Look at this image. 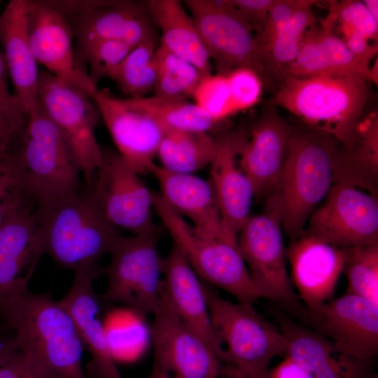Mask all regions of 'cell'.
I'll return each mask as SVG.
<instances>
[{
  "instance_id": "ac0fdd59",
  "label": "cell",
  "mask_w": 378,
  "mask_h": 378,
  "mask_svg": "<svg viewBox=\"0 0 378 378\" xmlns=\"http://www.w3.org/2000/svg\"><path fill=\"white\" fill-rule=\"evenodd\" d=\"M276 108L269 103L262 108L239 154V165L256 200L267 197L276 188L295 129Z\"/></svg>"
},
{
  "instance_id": "cb8c5ba5",
  "label": "cell",
  "mask_w": 378,
  "mask_h": 378,
  "mask_svg": "<svg viewBox=\"0 0 378 378\" xmlns=\"http://www.w3.org/2000/svg\"><path fill=\"white\" fill-rule=\"evenodd\" d=\"M161 269L165 288L180 318L224 364V348L211 323L203 283L183 251L174 243L162 258Z\"/></svg>"
},
{
  "instance_id": "4fadbf2b",
  "label": "cell",
  "mask_w": 378,
  "mask_h": 378,
  "mask_svg": "<svg viewBox=\"0 0 378 378\" xmlns=\"http://www.w3.org/2000/svg\"><path fill=\"white\" fill-rule=\"evenodd\" d=\"M184 4L218 74L246 68L260 78L253 28L232 0H186Z\"/></svg>"
},
{
  "instance_id": "7a4b0ae2",
  "label": "cell",
  "mask_w": 378,
  "mask_h": 378,
  "mask_svg": "<svg viewBox=\"0 0 378 378\" xmlns=\"http://www.w3.org/2000/svg\"><path fill=\"white\" fill-rule=\"evenodd\" d=\"M337 144L330 134L309 127L295 128L290 136L272 192L279 202L282 227L292 241L302 234L312 214L334 183Z\"/></svg>"
},
{
  "instance_id": "ffe728a7",
  "label": "cell",
  "mask_w": 378,
  "mask_h": 378,
  "mask_svg": "<svg viewBox=\"0 0 378 378\" xmlns=\"http://www.w3.org/2000/svg\"><path fill=\"white\" fill-rule=\"evenodd\" d=\"M273 315L286 341V356L309 371L314 378H375L376 358L353 357L283 312L276 310Z\"/></svg>"
},
{
  "instance_id": "8d00e7d4",
  "label": "cell",
  "mask_w": 378,
  "mask_h": 378,
  "mask_svg": "<svg viewBox=\"0 0 378 378\" xmlns=\"http://www.w3.org/2000/svg\"><path fill=\"white\" fill-rule=\"evenodd\" d=\"M17 155L0 159V227L21 211H36L24 184L17 163Z\"/></svg>"
},
{
  "instance_id": "d4e9b609",
  "label": "cell",
  "mask_w": 378,
  "mask_h": 378,
  "mask_svg": "<svg viewBox=\"0 0 378 378\" xmlns=\"http://www.w3.org/2000/svg\"><path fill=\"white\" fill-rule=\"evenodd\" d=\"M292 280L306 309L332 300L344 265L342 248L302 233L286 250Z\"/></svg>"
},
{
  "instance_id": "f907efd6",
  "label": "cell",
  "mask_w": 378,
  "mask_h": 378,
  "mask_svg": "<svg viewBox=\"0 0 378 378\" xmlns=\"http://www.w3.org/2000/svg\"><path fill=\"white\" fill-rule=\"evenodd\" d=\"M44 378H52V377H44Z\"/></svg>"
},
{
  "instance_id": "5bb4252c",
  "label": "cell",
  "mask_w": 378,
  "mask_h": 378,
  "mask_svg": "<svg viewBox=\"0 0 378 378\" xmlns=\"http://www.w3.org/2000/svg\"><path fill=\"white\" fill-rule=\"evenodd\" d=\"M304 234L338 248L378 244L377 196L334 183L309 218Z\"/></svg>"
},
{
  "instance_id": "b9f144b4",
  "label": "cell",
  "mask_w": 378,
  "mask_h": 378,
  "mask_svg": "<svg viewBox=\"0 0 378 378\" xmlns=\"http://www.w3.org/2000/svg\"><path fill=\"white\" fill-rule=\"evenodd\" d=\"M309 0H276L261 29L255 33V49L268 43L281 31L295 13Z\"/></svg>"
},
{
  "instance_id": "d590c367",
  "label": "cell",
  "mask_w": 378,
  "mask_h": 378,
  "mask_svg": "<svg viewBox=\"0 0 378 378\" xmlns=\"http://www.w3.org/2000/svg\"><path fill=\"white\" fill-rule=\"evenodd\" d=\"M342 248L346 293L358 295L378 307V244Z\"/></svg>"
},
{
  "instance_id": "60d3db41",
  "label": "cell",
  "mask_w": 378,
  "mask_h": 378,
  "mask_svg": "<svg viewBox=\"0 0 378 378\" xmlns=\"http://www.w3.org/2000/svg\"><path fill=\"white\" fill-rule=\"evenodd\" d=\"M225 74L227 76L236 112L257 103L261 94L262 83L255 71L240 68Z\"/></svg>"
},
{
  "instance_id": "7dc6e473",
  "label": "cell",
  "mask_w": 378,
  "mask_h": 378,
  "mask_svg": "<svg viewBox=\"0 0 378 378\" xmlns=\"http://www.w3.org/2000/svg\"><path fill=\"white\" fill-rule=\"evenodd\" d=\"M21 351L15 336L0 335V369L8 365Z\"/></svg>"
},
{
  "instance_id": "4316f807",
  "label": "cell",
  "mask_w": 378,
  "mask_h": 378,
  "mask_svg": "<svg viewBox=\"0 0 378 378\" xmlns=\"http://www.w3.org/2000/svg\"><path fill=\"white\" fill-rule=\"evenodd\" d=\"M150 173L158 183L162 199L175 212L188 218L199 235L231 243L223 230L216 194L209 179L193 174L171 172L156 164Z\"/></svg>"
},
{
  "instance_id": "d6986e66",
  "label": "cell",
  "mask_w": 378,
  "mask_h": 378,
  "mask_svg": "<svg viewBox=\"0 0 378 378\" xmlns=\"http://www.w3.org/2000/svg\"><path fill=\"white\" fill-rule=\"evenodd\" d=\"M103 270L88 269L74 272L72 284L58 302L71 315L81 340L91 354L88 378H123L113 354L102 321V306L93 283Z\"/></svg>"
},
{
  "instance_id": "8fae6325",
  "label": "cell",
  "mask_w": 378,
  "mask_h": 378,
  "mask_svg": "<svg viewBox=\"0 0 378 378\" xmlns=\"http://www.w3.org/2000/svg\"><path fill=\"white\" fill-rule=\"evenodd\" d=\"M160 305L151 327L153 360L147 378H222L225 365L183 323L160 283Z\"/></svg>"
},
{
  "instance_id": "e575fe53",
  "label": "cell",
  "mask_w": 378,
  "mask_h": 378,
  "mask_svg": "<svg viewBox=\"0 0 378 378\" xmlns=\"http://www.w3.org/2000/svg\"><path fill=\"white\" fill-rule=\"evenodd\" d=\"M157 76L155 95L164 97H192L206 74L188 61L161 44L156 49Z\"/></svg>"
},
{
  "instance_id": "2e32d148",
  "label": "cell",
  "mask_w": 378,
  "mask_h": 378,
  "mask_svg": "<svg viewBox=\"0 0 378 378\" xmlns=\"http://www.w3.org/2000/svg\"><path fill=\"white\" fill-rule=\"evenodd\" d=\"M29 38L37 64L92 96L97 88L76 55L73 29L49 1H30Z\"/></svg>"
},
{
  "instance_id": "74e56055",
  "label": "cell",
  "mask_w": 378,
  "mask_h": 378,
  "mask_svg": "<svg viewBox=\"0 0 378 378\" xmlns=\"http://www.w3.org/2000/svg\"><path fill=\"white\" fill-rule=\"evenodd\" d=\"M133 48L125 42L102 40L78 48V58L89 66L88 75L93 85L104 78L111 79L113 74Z\"/></svg>"
},
{
  "instance_id": "7bdbcfd3",
  "label": "cell",
  "mask_w": 378,
  "mask_h": 378,
  "mask_svg": "<svg viewBox=\"0 0 378 378\" xmlns=\"http://www.w3.org/2000/svg\"><path fill=\"white\" fill-rule=\"evenodd\" d=\"M29 115H15L0 108V159L16 155L21 148Z\"/></svg>"
},
{
  "instance_id": "52a82bcc",
  "label": "cell",
  "mask_w": 378,
  "mask_h": 378,
  "mask_svg": "<svg viewBox=\"0 0 378 378\" xmlns=\"http://www.w3.org/2000/svg\"><path fill=\"white\" fill-rule=\"evenodd\" d=\"M281 227L279 202L271 193L264 211L251 214L243 225L237 244L260 298L277 302L298 316L304 307L298 302L287 273Z\"/></svg>"
},
{
  "instance_id": "44dd1931",
  "label": "cell",
  "mask_w": 378,
  "mask_h": 378,
  "mask_svg": "<svg viewBox=\"0 0 378 378\" xmlns=\"http://www.w3.org/2000/svg\"><path fill=\"white\" fill-rule=\"evenodd\" d=\"M91 97L117 151L139 174L150 173L164 130L106 89L97 88Z\"/></svg>"
},
{
  "instance_id": "1f68e13d",
  "label": "cell",
  "mask_w": 378,
  "mask_h": 378,
  "mask_svg": "<svg viewBox=\"0 0 378 378\" xmlns=\"http://www.w3.org/2000/svg\"><path fill=\"white\" fill-rule=\"evenodd\" d=\"M219 139L209 132L165 130L157 155L163 168L174 172L193 174L210 165Z\"/></svg>"
},
{
  "instance_id": "ee69618b",
  "label": "cell",
  "mask_w": 378,
  "mask_h": 378,
  "mask_svg": "<svg viewBox=\"0 0 378 378\" xmlns=\"http://www.w3.org/2000/svg\"><path fill=\"white\" fill-rule=\"evenodd\" d=\"M236 8L244 15L253 28L258 31L276 0H232Z\"/></svg>"
},
{
  "instance_id": "f546056e",
  "label": "cell",
  "mask_w": 378,
  "mask_h": 378,
  "mask_svg": "<svg viewBox=\"0 0 378 378\" xmlns=\"http://www.w3.org/2000/svg\"><path fill=\"white\" fill-rule=\"evenodd\" d=\"M154 24L162 36L160 43L168 50L188 61L204 74H211V60L197 27L178 0L144 1Z\"/></svg>"
},
{
  "instance_id": "277c9868",
  "label": "cell",
  "mask_w": 378,
  "mask_h": 378,
  "mask_svg": "<svg viewBox=\"0 0 378 378\" xmlns=\"http://www.w3.org/2000/svg\"><path fill=\"white\" fill-rule=\"evenodd\" d=\"M36 215L45 253L74 273L103 270L101 258L111 254L122 236L87 188Z\"/></svg>"
},
{
  "instance_id": "836d02e7",
  "label": "cell",
  "mask_w": 378,
  "mask_h": 378,
  "mask_svg": "<svg viewBox=\"0 0 378 378\" xmlns=\"http://www.w3.org/2000/svg\"><path fill=\"white\" fill-rule=\"evenodd\" d=\"M156 41L134 47L111 79L128 98H139L154 90L156 76Z\"/></svg>"
},
{
  "instance_id": "f35d334b",
  "label": "cell",
  "mask_w": 378,
  "mask_h": 378,
  "mask_svg": "<svg viewBox=\"0 0 378 378\" xmlns=\"http://www.w3.org/2000/svg\"><path fill=\"white\" fill-rule=\"evenodd\" d=\"M195 103L220 122L237 113L234 107L226 74H207L196 88Z\"/></svg>"
},
{
  "instance_id": "ba28073f",
  "label": "cell",
  "mask_w": 378,
  "mask_h": 378,
  "mask_svg": "<svg viewBox=\"0 0 378 378\" xmlns=\"http://www.w3.org/2000/svg\"><path fill=\"white\" fill-rule=\"evenodd\" d=\"M153 205L173 243L183 251L198 276L229 293L237 302L253 304L260 298L237 246L199 235L159 192H153Z\"/></svg>"
},
{
  "instance_id": "4dcf8cb0",
  "label": "cell",
  "mask_w": 378,
  "mask_h": 378,
  "mask_svg": "<svg viewBox=\"0 0 378 378\" xmlns=\"http://www.w3.org/2000/svg\"><path fill=\"white\" fill-rule=\"evenodd\" d=\"M316 2L309 0L295 13L281 31L268 43L256 49V60L262 85H274L275 91L286 77L288 67L298 56L304 34L316 24L313 6Z\"/></svg>"
},
{
  "instance_id": "30bf717a",
  "label": "cell",
  "mask_w": 378,
  "mask_h": 378,
  "mask_svg": "<svg viewBox=\"0 0 378 378\" xmlns=\"http://www.w3.org/2000/svg\"><path fill=\"white\" fill-rule=\"evenodd\" d=\"M160 234L122 236L104 268L107 284L105 300L127 306L140 316L158 309L162 279L158 251Z\"/></svg>"
},
{
  "instance_id": "7c38bea8",
  "label": "cell",
  "mask_w": 378,
  "mask_h": 378,
  "mask_svg": "<svg viewBox=\"0 0 378 378\" xmlns=\"http://www.w3.org/2000/svg\"><path fill=\"white\" fill-rule=\"evenodd\" d=\"M114 150L102 147V160L86 187L107 220L134 235L160 234L153 220V192Z\"/></svg>"
},
{
  "instance_id": "f6af8a7d",
  "label": "cell",
  "mask_w": 378,
  "mask_h": 378,
  "mask_svg": "<svg viewBox=\"0 0 378 378\" xmlns=\"http://www.w3.org/2000/svg\"><path fill=\"white\" fill-rule=\"evenodd\" d=\"M6 68L4 56L0 50V108L11 114H27L14 94L9 92L6 78Z\"/></svg>"
},
{
  "instance_id": "9c48e42d",
  "label": "cell",
  "mask_w": 378,
  "mask_h": 378,
  "mask_svg": "<svg viewBox=\"0 0 378 378\" xmlns=\"http://www.w3.org/2000/svg\"><path fill=\"white\" fill-rule=\"evenodd\" d=\"M38 98L90 186L102 160L95 136L99 113L92 97L47 70H39Z\"/></svg>"
},
{
  "instance_id": "d6a6232c",
  "label": "cell",
  "mask_w": 378,
  "mask_h": 378,
  "mask_svg": "<svg viewBox=\"0 0 378 378\" xmlns=\"http://www.w3.org/2000/svg\"><path fill=\"white\" fill-rule=\"evenodd\" d=\"M131 108L155 121L164 131L181 130L209 132L219 123L195 103L184 97H164L153 95L139 98H125Z\"/></svg>"
},
{
  "instance_id": "603a6c76",
  "label": "cell",
  "mask_w": 378,
  "mask_h": 378,
  "mask_svg": "<svg viewBox=\"0 0 378 378\" xmlns=\"http://www.w3.org/2000/svg\"><path fill=\"white\" fill-rule=\"evenodd\" d=\"M44 253L35 210L20 211L0 227V305L29 290Z\"/></svg>"
},
{
  "instance_id": "f1b7e54d",
  "label": "cell",
  "mask_w": 378,
  "mask_h": 378,
  "mask_svg": "<svg viewBox=\"0 0 378 378\" xmlns=\"http://www.w3.org/2000/svg\"><path fill=\"white\" fill-rule=\"evenodd\" d=\"M352 185L377 196V115L362 118L350 140L337 141L334 156V183Z\"/></svg>"
},
{
  "instance_id": "484cf974",
  "label": "cell",
  "mask_w": 378,
  "mask_h": 378,
  "mask_svg": "<svg viewBox=\"0 0 378 378\" xmlns=\"http://www.w3.org/2000/svg\"><path fill=\"white\" fill-rule=\"evenodd\" d=\"M337 17L338 2L330 1V12L321 27L315 24L304 34L298 56L286 77L356 75L372 81L370 64L356 57L342 37L334 34Z\"/></svg>"
},
{
  "instance_id": "e0dca14e",
  "label": "cell",
  "mask_w": 378,
  "mask_h": 378,
  "mask_svg": "<svg viewBox=\"0 0 378 378\" xmlns=\"http://www.w3.org/2000/svg\"><path fill=\"white\" fill-rule=\"evenodd\" d=\"M66 18L78 48L102 40L120 41L133 48L157 41L155 25L144 2L81 1L78 11Z\"/></svg>"
},
{
  "instance_id": "ab89813d",
  "label": "cell",
  "mask_w": 378,
  "mask_h": 378,
  "mask_svg": "<svg viewBox=\"0 0 378 378\" xmlns=\"http://www.w3.org/2000/svg\"><path fill=\"white\" fill-rule=\"evenodd\" d=\"M337 21L344 36L342 38L356 34L377 42L378 22L371 15L363 1L338 2Z\"/></svg>"
},
{
  "instance_id": "8992f818",
  "label": "cell",
  "mask_w": 378,
  "mask_h": 378,
  "mask_svg": "<svg viewBox=\"0 0 378 378\" xmlns=\"http://www.w3.org/2000/svg\"><path fill=\"white\" fill-rule=\"evenodd\" d=\"M214 331L226 348L224 365L244 374L269 370L276 356H286V341L276 324L268 321L252 304L223 298L203 283Z\"/></svg>"
},
{
  "instance_id": "83f0119b",
  "label": "cell",
  "mask_w": 378,
  "mask_h": 378,
  "mask_svg": "<svg viewBox=\"0 0 378 378\" xmlns=\"http://www.w3.org/2000/svg\"><path fill=\"white\" fill-rule=\"evenodd\" d=\"M30 1L12 0L0 15V41L15 89L13 94L29 115L38 104L39 70L29 38Z\"/></svg>"
},
{
  "instance_id": "6da1fadb",
  "label": "cell",
  "mask_w": 378,
  "mask_h": 378,
  "mask_svg": "<svg viewBox=\"0 0 378 378\" xmlns=\"http://www.w3.org/2000/svg\"><path fill=\"white\" fill-rule=\"evenodd\" d=\"M23 351L52 378H88L82 366L83 342L67 310L48 293L29 290L0 306Z\"/></svg>"
},
{
  "instance_id": "7402d4cb",
  "label": "cell",
  "mask_w": 378,
  "mask_h": 378,
  "mask_svg": "<svg viewBox=\"0 0 378 378\" xmlns=\"http://www.w3.org/2000/svg\"><path fill=\"white\" fill-rule=\"evenodd\" d=\"M218 139V148L210 164L209 180L216 194L225 236L237 246V234L251 216L254 198L251 183L237 161L247 138L244 130L238 128Z\"/></svg>"
},
{
  "instance_id": "681fc988",
  "label": "cell",
  "mask_w": 378,
  "mask_h": 378,
  "mask_svg": "<svg viewBox=\"0 0 378 378\" xmlns=\"http://www.w3.org/2000/svg\"><path fill=\"white\" fill-rule=\"evenodd\" d=\"M363 2L371 15L378 22V1L365 0Z\"/></svg>"
},
{
  "instance_id": "816d5d0a",
  "label": "cell",
  "mask_w": 378,
  "mask_h": 378,
  "mask_svg": "<svg viewBox=\"0 0 378 378\" xmlns=\"http://www.w3.org/2000/svg\"><path fill=\"white\" fill-rule=\"evenodd\" d=\"M222 378H230V377H222Z\"/></svg>"
},
{
  "instance_id": "9a60e30c",
  "label": "cell",
  "mask_w": 378,
  "mask_h": 378,
  "mask_svg": "<svg viewBox=\"0 0 378 378\" xmlns=\"http://www.w3.org/2000/svg\"><path fill=\"white\" fill-rule=\"evenodd\" d=\"M298 317L346 354L360 359L378 355V307L358 295L345 293L315 309L304 307Z\"/></svg>"
},
{
  "instance_id": "3957f363",
  "label": "cell",
  "mask_w": 378,
  "mask_h": 378,
  "mask_svg": "<svg viewBox=\"0 0 378 378\" xmlns=\"http://www.w3.org/2000/svg\"><path fill=\"white\" fill-rule=\"evenodd\" d=\"M368 82L356 75L286 76L270 103L346 144L363 117L370 98Z\"/></svg>"
},
{
  "instance_id": "c3c4849f",
  "label": "cell",
  "mask_w": 378,
  "mask_h": 378,
  "mask_svg": "<svg viewBox=\"0 0 378 378\" xmlns=\"http://www.w3.org/2000/svg\"><path fill=\"white\" fill-rule=\"evenodd\" d=\"M268 372L269 370L265 371L262 372L255 373V374H244L239 373L229 367L228 372H227V377H230V378H270Z\"/></svg>"
},
{
  "instance_id": "bcb514c9",
  "label": "cell",
  "mask_w": 378,
  "mask_h": 378,
  "mask_svg": "<svg viewBox=\"0 0 378 378\" xmlns=\"http://www.w3.org/2000/svg\"><path fill=\"white\" fill-rule=\"evenodd\" d=\"M268 373L270 378H314L309 371L287 356Z\"/></svg>"
},
{
  "instance_id": "5b68a950",
  "label": "cell",
  "mask_w": 378,
  "mask_h": 378,
  "mask_svg": "<svg viewBox=\"0 0 378 378\" xmlns=\"http://www.w3.org/2000/svg\"><path fill=\"white\" fill-rule=\"evenodd\" d=\"M17 162L36 211L80 192V169L41 105L29 115Z\"/></svg>"
}]
</instances>
